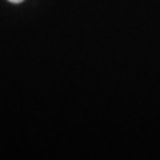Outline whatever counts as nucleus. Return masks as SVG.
Wrapping results in <instances>:
<instances>
[{"mask_svg": "<svg viewBox=\"0 0 160 160\" xmlns=\"http://www.w3.org/2000/svg\"><path fill=\"white\" fill-rule=\"evenodd\" d=\"M8 2H11V3H15V4H19V3L24 2V0H8Z\"/></svg>", "mask_w": 160, "mask_h": 160, "instance_id": "1", "label": "nucleus"}]
</instances>
